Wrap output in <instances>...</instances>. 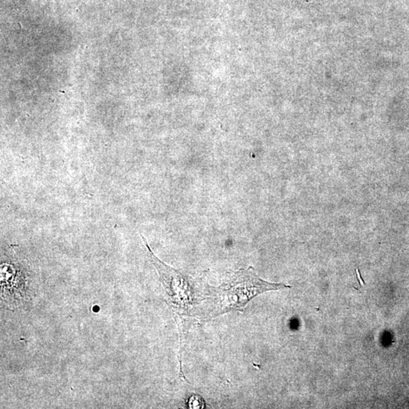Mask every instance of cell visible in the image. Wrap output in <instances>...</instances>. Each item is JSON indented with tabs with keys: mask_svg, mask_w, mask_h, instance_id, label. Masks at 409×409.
<instances>
[{
	"mask_svg": "<svg viewBox=\"0 0 409 409\" xmlns=\"http://www.w3.org/2000/svg\"><path fill=\"white\" fill-rule=\"evenodd\" d=\"M1 287L2 297L5 301L11 298L13 301H19L25 295L26 279L19 268L14 265L1 264Z\"/></svg>",
	"mask_w": 409,
	"mask_h": 409,
	"instance_id": "3957f363",
	"label": "cell"
},
{
	"mask_svg": "<svg viewBox=\"0 0 409 409\" xmlns=\"http://www.w3.org/2000/svg\"><path fill=\"white\" fill-rule=\"evenodd\" d=\"M141 238L147 249L151 262L156 268L159 274L160 280L167 298V303L179 315L188 313L194 304L195 300L191 281L182 273L170 268L159 260L152 253L143 235H141Z\"/></svg>",
	"mask_w": 409,
	"mask_h": 409,
	"instance_id": "7a4b0ae2",
	"label": "cell"
},
{
	"mask_svg": "<svg viewBox=\"0 0 409 409\" xmlns=\"http://www.w3.org/2000/svg\"><path fill=\"white\" fill-rule=\"evenodd\" d=\"M289 288L291 286L283 283H269L262 280L256 275L252 267L247 270H240L230 276L224 284L213 288L219 300L216 315L230 311H243L250 300L262 293Z\"/></svg>",
	"mask_w": 409,
	"mask_h": 409,
	"instance_id": "6da1fadb",
	"label": "cell"
},
{
	"mask_svg": "<svg viewBox=\"0 0 409 409\" xmlns=\"http://www.w3.org/2000/svg\"><path fill=\"white\" fill-rule=\"evenodd\" d=\"M189 406L190 408H202L204 407L203 400L199 395H193L189 400Z\"/></svg>",
	"mask_w": 409,
	"mask_h": 409,
	"instance_id": "277c9868",
	"label": "cell"
}]
</instances>
